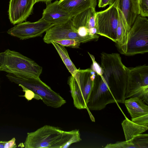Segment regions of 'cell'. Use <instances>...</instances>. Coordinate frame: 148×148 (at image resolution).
Wrapping results in <instances>:
<instances>
[{
    "label": "cell",
    "instance_id": "obj_1",
    "mask_svg": "<svg viewBox=\"0 0 148 148\" xmlns=\"http://www.w3.org/2000/svg\"><path fill=\"white\" fill-rule=\"evenodd\" d=\"M101 58L102 75L111 92L116 102L124 103L127 79V67L118 53H102Z\"/></svg>",
    "mask_w": 148,
    "mask_h": 148
},
{
    "label": "cell",
    "instance_id": "obj_2",
    "mask_svg": "<svg viewBox=\"0 0 148 148\" xmlns=\"http://www.w3.org/2000/svg\"><path fill=\"white\" fill-rule=\"evenodd\" d=\"M79 134L78 129L66 131L45 125L35 131L27 133L24 147L25 148H63L71 139Z\"/></svg>",
    "mask_w": 148,
    "mask_h": 148
},
{
    "label": "cell",
    "instance_id": "obj_3",
    "mask_svg": "<svg viewBox=\"0 0 148 148\" xmlns=\"http://www.w3.org/2000/svg\"><path fill=\"white\" fill-rule=\"evenodd\" d=\"M6 76L12 82L21 84L40 96L48 106L58 108L66 103L59 93L42 81L39 77L11 73H8Z\"/></svg>",
    "mask_w": 148,
    "mask_h": 148
},
{
    "label": "cell",
    "instance_id": "obj_4",
    "mask_svg": "<svg viewBox=\"0 0 148 148\" xmlns=\"http://www.w3.org/2000/svg\"><path fill=\"white\" fill-rule=\"evenodd\" d=\"M42 69L34 61L16 51L8 49L0 53V71L39 77Z\"/></svg>",
    "mask_w": 148,
    "mask_h": 148
},
{
    "label": "cell",
    "instance_id": "obj_5",
    "mask_svg": "<svg viewBox=\"0 0 148 148\" xmlns=\"http://www.w3.org/2000/svg\"><path fill=\"white\" fill-rule=\"evenodd\" d=\"M92 70L77 69L74 76L69 77V85L74 105L79 109H87V104L94 81L90 76Z\"/></svg>",
    "mask_w": 148,
    "mask_h": 148
},
{
    "label": "cell",
    "instance_id": "obj_6",
    "mask_svg": "<svg viewBox=\"0 0 148 148\" xmlns=\"http://www.w3.org/2000/svg\"><path fill=\"white\" fill-rule=\"evenodd\" d=\"M127 79L125 98L137 97L148 104V66L127 67Z\"/></svg>",
    "mask_w": 148,
    "mask_h": 148
},
{
    "label": "cell",
    "instance_id": "obj_7",
    "mask_svg": "<svg viewBox=\"0 0 148 148\" xmlns=\"http://www.w3.org/2000/svg\"><path fill=\"white\" fill-rule=\"evenodd\" d=\"M148 52V20L139 15L129 32L125 55L131 56Z\"/></svg>",
    "mask_w": 148,
    "mask_h": 148
},
{
    "label": "cell",
    "instance_id": "obj_8",
    "mask_svg": "<svg viewBox=\"0 0 148 148\" xmlns=\"http://www.w3.org/2000/svg\"><path fill=\"white\" fill-rule=\"evenodd\" d=\"M118 18V8L115 3L105 10L96 12L97 34L106 37L116 43Z\"/></svg>",
    "mask_w": 148,
    "mask_h": 148
},
{
    "label": "cell",
    "instance_id": "obj_9",
    "mask_svg": "<svg viewBox=\"0 0 148 148\" xmlns=\"http://www.w3.org/2000/svg\"><path fill=\"white\" fill-rule=\"evenodd\" d=\"M116 102L102 75L96 74L87 104V109L102 110L109 103Z\"/></svg>",
    "mask_w": 148,
    "mask_h": 148
},
{
    "label": "cell",
    "instance_id": "obj_10",
    "mask_svg": "<svg viewBox=\"0 0 148 148\" xmlns=\"http://www.w3.org/2000/svg\"><path fill=\"white\" fill-rule=\"evenodd\" d=\"M95 8L90 7L71 19L73 25L79 35L88 41L97 38L95 24Z\"/></svg>",
    "mask_w": 148,
    "mask_h": 148
},
{
    "label": "cell",
    "instance_id": "obj_11",
    "mask_svg": "<svg viewBox=\"0 0 148 148\" xmlns=\"http://www.w3.org/2000/svg\"><path fill=\"white\" fill-rule=\"evenodd\" d=\"M53 26L41 18L34 22L27 21L18 23L9 29L7 33L23 40L40 36Z\"/></svg>",
    "mask_w": 148,
    "mask_h": 148
},
{
    "label": "cell",
    "instance_id": "obj_12",
    "mask_svg": "<svg viewBox=\"0 0 148 148\" xmlns=\"http://www.w3.org/2000/svg\"><path fill=\"white\" fill-rule=\"evenodd\" d=\"M65 39H74L84 43L88 41L80 37L72 23L71 19L67 22L52 26L46 32L44 41L49 44L56 40Z\"/></svg>",
    "mask_w": 148,
    "mask_h": 148
},
{
    "label": "cell",
    "instance_id": "obj_13",
    "mask_svg": "<svg viewBox=\"0 0 148 148\" xmlns=\"http://www.w3.org/2000/svg\"><path fill=\"white\" fill-rule=\"evenodd\" d=\"M35 3V0H10L8 13L10 22L15 25L25 21Z\"/></svg>",
    "mask_w": 148,
    "mask_h": 148
},
{
    "label": "cell",
    "instance_id": "obj_14",
    "mask_svg": "<svg viewBox=\"0 0 148 148\" xmlns=\"http://www.w3.org/2000/svg\"><path fill=\"white\" fill-rule=\"evenodd\" d=\"M72 17L59 4L58 1L49 3L43 10L42 18L55 25L66 23Z\"/></svg>",
    "mask_w": 148,
    "mask_h": 148
},
{
    "label": "cell",
    "instance_id": "obj_15",
    "mask_svg": "<svg viewBox=\"0 0 148 148\" xmlns=\"http://www.w3.org/2000/svg\"><path fill=\"white\" fill-rule=\"evenodd\" d=\"M116 3L123 13L130 29L137 16L139 15V0H110L109 5Z\"/></svg>",
    "mask_w": 148,
    "mask_h": 148
},
{
    "label": "cell",
    "instance_id": "obj_16",
    "mask_svg": "<svg viewBox=\"0 0 148 148\" xmlns=\"http://www.w3.org/2000/svg\"><path fill=\"white\" fill-rule=\"evenodd\" d=\"M58 3L72 17L97 5V0H59Z\"/></svg>",
    "mask_w": 148,
    "mask_h": 148
},
{
    "label": "cell",
    "instance_id": "obj_17",
    "mask_svg": "<svg viewBox=\"0 0 148 148\" xmlns=\"http://www.w3.org/2000/svg\"><path fill=\"white\" fill-rule=\"evenodd\" d=\"M124 103L132 119L136 118L148 114V106L137 97L125 99Z\"/></svg>",
    "mask_w": 148,
    "mask_h": 148
},
{
    "label": "cell",
    "instance_id": "obj_18",
    "mask_svg": "<svg viewBox=\"0 0 148 148\" xmlns=\"http://www.w3.org/2000/svg\"><path fill=\"white\" fill-rule=\"evenodd\" d=\"M122 126L124 131L125 140L132 148H135L132 141L136 135L141 134L148 129V126L137 124L126 118L122 122Z\"/></svg>",
    "mask_w": 148,
    "mask_h": 148
},
{
    "label": "cell",
    "instance_id": "obj_19",
    "mask_svg": "<svg viewBox=\"0 0 148 148\" xmlns=\"http://www.w3.org/2000/svg\"><path fill=\"white\" fill-rule=\"evenodd\" d=\"M51 43L54 46L67 69L71 75L74 76L77 69L69 56L68 52L64 46L55 42Z\"/></svg>",
    "mask_w": 148,
    "mask_h": 148
},
{
    "label": "cell",
    "instance_id": "obj_20",
    "mask_svg": "<svg viewBox=\"0 0 148 148\" xmlns=\"http://www.w3.org/2000/svg\"><path fill=\"white\" fill-rule=\"evenodd\" d=\"M132 142L135 148H148V134H138L133 138Z\"/></svg>",
    "mask_w": 148,
    "mask_h": 148
},
{
    "label": "cell",
    "instance_id": "obj_21",
    "mask_svg": "<svg viewBox=\"0 0 148 148\" xmlns=\"http://www.w3.org/2000/svg\"><path fill=\"white\" fill-rule=\"evenodd\" d=\"M53 42L64 47L75 48H79L81 43L79 40L74 39H62Z\"/></svg>",
    "mask_w": 148,
    "mask_h": 148
},
{
    "label": "cell",
    "instance_id": "obj_22",
    "mask_svg": "<svg viewBox=\"0 0 148 148\" xmlns=\"http://www.w3.org/2000/svg\"><path fill=\"white\" fill-rule=\"evenodd\" d=\"M18 86L21 87L23 91L25 92V94L23 96L28 101L34 99L36 100H42V98L39 96L35 94L32 91L28 89L21 84H18Z\"/></svg>",
    "mask_w": 148,
    "mask_h": 148
},
{
    "label": "cell",
    "instance_id": "obj_23",
    "mask_svg": "<svg viewBox=\"0 0 148 148\" xmlns=\"http://www.w3.org/2000/svg\"><path fill=\"white\" fill-rule=\"evenodd\" d=\"M139 15L145 17L148 16V0H139Z\"/></svg>",
    "mask_w": 148,
    "mask_h": 148
},
{
    "label": "cell",
    "instance_id": "obj_24",
    "mask_svg": "<svg viewBox=\"0 0 148 148\" xmlns=\"http://www.w3.org/2000/svg\"><path fill=\"white\" fill-rule=\"evenodd\" d=\"M90 57L92 60V63L90 68L92 71H94L96 74L99 75H102L103 73V71L101 66H100L96 62L94 56L88 52Z\"/></svg>",
    "mask_w": 148,
    "mask_h": 148
},
{
    "label": "cell",
    "instance_id": "obj_25",
    "mask_svg": "<svg viewBox=\"0 0 148 148\" xmlns=\"http://www.w3.org/2000/svg\"><path fill=\"white\" fill-rule=\"evenodd\" d=\"M105 148H130L132 146L125 141H118L115 143H110L107 144Z\"/></svg>",
    "mask_w": 148,
    "mask_h": 148
},
{
    "label": "cell",
    "instance_id": "obj_26",
    "mask_svg": "<svg viewBox=\"0 0 148 148\" xmlns=\"http://www.w3.org/2000/svg\"><path fill=\"white\" fill-rule=\"evenodd\" d=\"M131 121L140 125L148 126V114L136 118L132 119Z\"/></svg>",
    "mask_w": 148,
    "mask_h": 148
},
{
    "label": "cell",
    "instance_id": "obj_27",
    "mask_svg": "<svg viewBox=\"0 0 148 148\" xmlns=\"http://www.w3.org/2000/svg\"><path fill=\"white\" fill-rule=\"evenodd\" d=\"M16 139L13 138L11 140L5 142L4 148H16V145L15 142Z\"/></svg>",
    "mask_w": 148,
    "mask_h": 148
},
{
    "label": "cell",
    "instance_id": "obj_28",
    "mask_svg": "<svg viewBox=\"0 0 148 148\" xmlns=\"http://www.w3.org/2000/svg\"><path fill=\"white\" fill-rule=\"evenodd\" d=\"M110 0H99L98 4L99 8H103L109 5Z\"/></svg>",
    "mask_w": 148,
    "mask_h": 148
},
{
    "label": "cell",
    "instance_id": "obj_29",
    "mask_svg": "<svg viewBox=\"0 0 148 148\" xmlns=\"http://www.w3.org/2000/svg\"><path fill=\"white\" fill-rule=\"evenodd\" d=\"M53 0H35V3L39 2H43L46 3H50Z\"/></svg>",
    "mask_w": 148,
    "mask_h": 148
},
{
    "label": "cell",
    "instance_id": "obj_30",
    "mask_svg": "<svg viewBox=\"0 0 148 148\" xmlns=\"http://www.w3.org/2000/svg\"><path fill=\"white\" fill-rule=\"evenodd\" d=\"M6 141H0V148H4Z\"/></svg>",
    "mask_w": 148,
    "mask_h": 148
}]
</instances>
